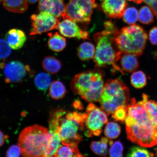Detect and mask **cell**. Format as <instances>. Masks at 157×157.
Masks as SVG:
<instances>
[{"label":"cell","mask_w":157,"mask_h":157,"mask_svg":"<svg viewBox=\"0 0 157 157\" xmlns=\"http://www.w3.org/2000/svg\"><path fill=\"white\" fill-rule=\"evenodd\" d=\"M124 122L127 137L133 143L144 147L157 144V126L143 106L132 98L128 104Z\"/></svg>","instance_id":"obj_1"},{"label":"cell","mask_w":157,"mask_h":157,"mask_svg":"<svg viewBox=\"0 0 157 157\" xmlns=\"http://www.w3.org/2000/svg\"><path fill=\"white\" fill-rule=\"evenodd\" d=\"M105 30L94 35L96 44L94 62L98 67L112 66L114 69L124 74L122 70L116 63L121 58L123 53L118 50L113 41V35L117 29L111 21L105 24Z\"/></svg>","instance_id":"obj_2"},{"label":"cell","mask_w":157,"mask_h":157,"mask_svg":"<svg viewBox=\"0 0 157 157\" xmlns=\"http://www.w3.org/2000/svg\"><path fill=\"white\" fill-rule=\"evenodd\" d=\"M104 72L99 69L76 75L70 83L74 94L87 102L99 101L105 86Z\"/></svg>","instance_id":"obj_3"},{"label":"cell","mask_w":157,"mask_h":157,"mask_svg":"<svg viewBox=\"0 0 157 157\" xmlns=\"http://www.w3.org/2000/svg\"><path fill=\"white\" fill-rule=\"evenodd\" d=\"M59 132L62 144L78 145L83 140L81 134L85 129V113L56 110Z\"/></svg>","instance_id":"obj_4"},{"label":"cell","mask_w":157,"mask_h":157,"mask_svg":"<svg viewBox=\"0 0 157 157\" xmlns=\"http://www.w3.org/2000/svg\"><path fill=\"white\" fill-rule=\"evenodd\" d=\"M49 139L48 130L38 125L25 128L21 131L18 145L23 157H44Z\"/></svg>","instance_id":"obj_5"},{"label":"cell","mask_w":157,"mask_h":157,"mask_svg":"<svg viewBox=\"0 0 157 157\" xmlns=\"http://www.w3.org/2000/svg\"><path fill=\"white\" fill-rule=\"evenodd\" d=\"M148 36L143 27L133 24L117 29L113 35V41L118 50L123 53L140 56L146 46Z\"/></svg>","instance_id":"obj_6"},{"label":"cell","mask_w":157,"mask_h":157,"mask_svg":"<svg viewBox=\"0 0 157 157\" xmlns=\"http://www.w3.org/2000/svg\"><path fill=\"white\" fill-rule=\"evenodd\" d=\"M129 99L128 88L120 78H116L107 80L99 101L101 109L109 115L120 106L127 105Z\"/></svg>","instance_id":"obj_7"},{"label":"cell","mask_w":157,"mask_h":157,"mask_svg":"<svg viewBox=\"0 0 157 157\" xmlns=\"http://www.w3.org/2000/svg\"><path fill=\"white\" fill-rule=\"evenodd\" d=\"M95 0H70L66 5L63 19L87 24L91 21L93 10L97 7Z\"/></svg>","instance_id":"obj_8"},{"label":"cell","mask_w":157,"mask_h":157,"mask_svg":"<svg viewBox=\"0 0 157 157\" xmlns=\"http://www.w3.org/2000/svg\"><path fill=\"white\" fill-rule=\"evenodd\" d=\"M85 135L88 137L99 136L103 125L108 123L107 115L101 108L90 103L86 109Z\"/></svg>","instance_id":"obj_9"},{"label":"cell","mask_w":157,"mask_h":157,"mask_svg":"<svg viewBox=\"0 0 157 157\" xmlns=\"http://www.w3.org/2000/svg\"><path fill=\"white\" fill-rule=\"evenodd\" d=\"M32 28L31 35L41 34L43 33L57 29L59 20L54 16L45 12H40L31 17Z\"/></svg>","instance_id":"obj_10"},{"label":"cell","mask_w":157,"mask_h":157,"mask_svg":"<svg viewBox=\"0 0 157 157\" xmlns=\"http://www.w3.org/2000/svg\"><path fill=\"white\" fill-rule=\"evenodd\" d=\"M0 68L3 70L6 83H17L25 77L29 70L28 67L21 62L13 61L5 64H0Z\"/></svg>","instance_id":"obj_11"},{"label":"cell","mask_w":157,"mask_h":157,"mask_svg":"<svg viewBox=\"0 0 157 157\" xmlns=\"http://www.w3.org/2000/svg\"><path fill=\"white\" fill-rule=\"evenodd\" d=\"M48 123L49 139L44 157H54L62 143L56 117L54 115H50Z\"/></svg>","instance_id":"obj_12"},{"label":"cell","mask_w":157,"mask_h":157,"mask_svg":"<svg viewBox=\"0 0 157 157\" xmlns=\"http://www.w3.org/2000/svg\"><path fill=\"white\" fill-rule=\"evenodd\" d=\"M57 29L61 34L69 38L88 39V33L80 29L75 21L66 19L59 23Z\"/></svg>","instance_id":"obj_13"},{"label":"cell","mask_w":157,"mask_h":157,"mask_svg":"<svg viewBox=\"0 0 157 157\" xmlns=\"http://www.w3.org/2000/svg\"><path fill=\"white\" fill-rule=\"evenodd\" d=\"M101 7L109 18L120 19L128 5L126 0H102Z\"/></svg>","instance_id":"obj_14"},{"label":"cell","mask_w":157,"mask_h":157,"mask_svg":"<svg viewBox=\"0 0 157 157\" xmlns=\"http://www.w3.org/2000/svg\"><path fill=\"white\" fill-rule=\"evenodd\" d=\"M66 6L64 0H39V11L50 13L59 19H63Z\"/></svg>","instance_id":"obj_15"},{"label":"cell","mask_w":157,"mask_h":157,"mask_svg":"<svg viewBox=\"0 0 157 157\" xmlns=\"http://www.w3.org/2000/svg\"><path fill=\"white\" fill-rule=\"evenodd\" d=\"M27 39L22 31L17 29H10L6 34L5 40L11 48L18 50L24 45Z\"/></svg>","instance_id":"obj_16"},{"label":"cell","mask_w":157,"mask_h":157,"mask_svg":"<svg viewBox=\"0 0 157 157\" xmlns=\"http://www.w3.org/2000/svg\"><path fill=\"white\" fill-rule=\"evenodd\" d=\"M5 8L12 12L23 13L28 8V3L25 0H2Z\"/></svg>","instance_id":"obj_17"},{"label":"cell","mask_w":157,"mask_h":157,"mask_svg":"<svg viewBox=\"0 0 157 157\" xmlns=\"http://www.w3.org/2000/svg\"><path fill=\"white\" fill-rule=\"evenodd\" d=\"M113 143L112 140H109L107 137H102L100 141L92 142L90 147L95 154L105 156L108 154L109 146H111Z\"/></svg>","instance_id":"obj_18"},{"label":"cell","mask_w":157,"mask_h":157,"mask_svg":"<svg viewBox=\"0 0 157 157\" xmlns=\"http://www.w3.org/2000/svg\"><path fill=\"white\" fill-rule=\"evenodd\" d=\"M121 64L122 69L129 73L135 71L139 66L137 56L130 54L125 53L121 56Z\"/></svg>","instance_id":"obj_19"},{"label":"cell","mask_w":157,"mask_h":157,"mask_svg":"<svg viewBox=\"0 0 157 157\" xmlns=\"http://www.w3.org/2000/svg\"><path fill=\"white\" fill-rule=\"evenodd\" d=\"M48 35V46L51 50L56 52L64 50L66 46V39L64 37L57 33L54 34L50 33Z\"/></svg>","instance_id":"obj_20"},{"label":"cell","mask_w":157,"mask_h":157,"mask_svg":"<svg viewBox=\"0 0 157 157\" xmlns=\"http://www.w3.org/2000/svg\"><path fill=\"white\" fill-rule=\"evenodd\" d=\"M85 155L80 153L78 145L69 146V145H60L54 157H81L86 156Z\"/></svg>","instance_id":"obj_21"},{"label":"cell","mask_w":157,"mask_h":157,"mask_svg":"<svg viewBox=\"0 0 157 157\" xmlns=\"http://www.w3.org/2000/svg\"><path fill=\"white\" fill-rule=\"evenodd\" d=\"M138 102L146 109L153 122L157 126V102L149 100L148 96L144 94L143 95V99Z\"/></svg>","instance_id":"obj_22"},{"label":"cell","mask_w":157,"mask_h":157,"mask_svg":"<svg viewBox=\"0 0 157 157\" xmlns=\"http://www.w3.org/2000/svg\"><path fill=\"white\" fill-rule=\"evenodd\" d=\"M95 49L91 43L84 42L80 45L78 51V55L80 59L86 61L94 58Z\"/></svg>","instance_id":"obj_23"},{"label":"cell","mask_w":157,"mask_h":157,"mask_svg":"<svg viewBox=\"0 0 157 157\" xmlns=\"http://www.w3.org/2000/svg\"><path fill=\"white\" fill-rule=\"evenodd\" d=\"M67 93L63 83L58 80H56L51 83L49 89V95L52 99L58 100L62 99Z\"/></svg>","instance_id":"obj_24"},{"label":"cell","mask_w":157,"mask_h":157,"mask_svg":"<svg viewBox=\"0 0 157 157\" xmlns=\"http://www.w3.org/2000/svg\"><path fill=\"white\" fill-rule=\"evenodd\" d=\"M43 67L49 74H56L62 67V64L57 59L51 56H46L42 62Z\"/></svg>","instance_id":"obj_25"},{"label":"cell","mask_w":157,"mask_h":157,"mask_svg":"<svg viewBox=\"0 0 157 157\" xmlns=\"http://www.w3.org/2000/svg\"><path fill=\"white\" fill-rule=\"evenodd\" d=\"M131 82L133 87L137 89L144 87L147 84L146 74L141 71L133 72L131 76Z\"/></svg>","instance_id":"obj_26"},{"label":"cell","mask_w":157,"mask_h":157,"mask_svg":"<svg viewBox=\"0 0 157 157\" xmlns=\"http://www.w3.org/2000/svg\"><path fill=\"white\" fill-rule=\"evenodd\" d=\"M34 82L35 85L39 90L45 91L50 86L51 78L48 74L41 72L35 77Z\"/></svg>","instance_id":"obj_27"},{"label":"cell","mask_w":157,"mask_h":157,"mask_svg":"<svg viewBox=\"0 0 157 157\" xmlns=\"http://www.w3.org/2000/svg\"><path fill=\"white\" fill-rule=\"evenodd\" d=\"M154 15L150 7L144 6L141 8L139 11V21L143 24H150L154 22Z\"/></svg>","instance_id":"obj_28"},{"label":"cell","mask_w":157,"mask_h":157,"mask_svg":"<svg viewBox=\"0 0 157 157\" xmlns=\"http://www.w3.org/2000/svg\"><path fill=\"white\" fill-rule=\"evenodd\" d=\"M121 132V127L118 124L115 122H108L104 130L105 136L109 139L117 138Z\"/></svg>","instance_id":"obj_29"},{"label":"cell","mask_w":157,"mask_h":157,"mask_svg":"<svg viewBox=\"0 0 157 157\" xmlns=\"http://www.w3.org/2000/svg\"><path fill=\"white\" fill-rule=\"evenodd\" d=\"M139 13L134 7H129L125 9L123 15V21L129 25L135 24L138 19Z\"/></svg>","instance_id":"obj_30"},{"label":"cell","mask_w":157,"mask_h":157,"mask_svg":"<svg viewBox=\"0 0 157 157\" xmlns=\"http://www.w3.org/2000/svg\"><path fill=\"white\" fill-rule=\"evenodd\" d=\"M154 154L149 152L146 149L139 146H133L130 149L127 157H152Z\"/></svg>","instance_id":"obj_31"},{"label":"cell","mask_w":157,"mask_h":157,"mask_svg":"<svg viewBox=\"0 0 157 157\" xmlns=\"http://www.w3.org/2000/svg\"><path fill=\"white\" fill-rule=\"evenodd\" d=\"M127 106H120L117 108L113 114L112 117L116 121L124 122L127 115Z\"/></svg>","instance_id":"obj_32"},{"label":"cell","mask_w":157,"mask_h":157,"mask_svg":"<svg viewBox=\"0 0 157 157\" xmlns=\"http://www.w3.org/2000/svg\"><path fill=\"white\" fill-rule=\"evenodd\" d=\"M123 146L119 141L113 143L109 150V155L111 157H121L123 156Z\"/></svg>","instance_id":"obj_33"},{"label":"cell","mask_w":157,"mask_h":157,"mask_svg":"<svg viewBox=\"0 0 157 157\" xmlns=\"http://www.w3.org/2000/svg\"><path fill=\"white\" fill-rule=\"evenodd\" d=\"M11 48L5 40L0 39V60L6 58L10 55Z\"/></svg>","instance_id":"obj_34"},{"label":"cell","mask_w":157,"mask_h":157,"mask_svg":"<svg viewBox=\"0 0 157 157\" xmlns=\"http://www.w3.org/2000/svg\"><path fill=\"white\" fill-rule=\"evenodd\" d=\"M21 151L19 145H13L10 147L6 153V156L17 157L20 156Z\"/></svg>","instance_id":"obj_35"},{"label":"cell","mask_w":157,"mask_h":157,"mask_svg":"<svg viewBox=\"0 0 157 157\" xmlns=\"http://www.w3.org/2000/svg\"><path fill=\"white\" fill-rule=\"evenodd\" d=\"M143 2L148 5L157 18V0H136L135 3L140 4Z\"/></svg>","instance_id":"obj_36"},{"label":"cell","mask_w":157,"mask_h":157,"mask_svg":"<svg viewBox=\"0 0 157 157\" xmlns=\"http://www.w3.org/2000/svg\"><path fill=\"white\" fill-rule=\"evenodd\" d=\"M149 38L152 44L157 45V27H153L149 33Z\"/></svg>","instance_id":"obj_37"},{"label":"cell","mask_w":157,"mask_h":157,"mask_svg":"<svg viewBox=\"0 0 157 157\" xmlns=\"http://www.w3.org/2000/svg\"><path fill=\"white\" fill-rule=\"evenodd\" d=\"M5 136L3 133L0 131V147L2 146L5 142Z\"/></svg>","instance_id":"obj_38"},{"label":"cell","mask_w":157,"mask_h":157,"mask_svg":"<svg viewBox=\"0 0 157 157\" xmlns=\"http://www.w3.org/2000/svg\"><path fill=\"white\" fill-rule=\"evenodd\" d=\"M27 3L29 4H34L37 2L39 0H25Z\"/></svg>","instance_id":"obj_39"},{"label":"cell","mask_w":157,"mask_h":157,"mask_svg":"<svg viewBox=\"0 0 157 157\" xmlns=\"http://www.w3.org/2000/svg\"><path fill=\"white\" fill-rule=\"evenodd\" d=\"M129 1H133V2H135L136 1V0H129Z\"/></svg>","instance_id":"obj_40"},{"label":"cell","mask_w":157,"mask_h":157,"mask_svg":"<svg viewBox=\"0 0 157 157\" xmlns=\"http://www.w3.org/2000/svg\"><path fill=\"white\" fill-rule=\"evenodd\" d=\"M1 2H2V0H0V3H1Z\"/></svg>","instance_id":"obj_41"},{"label":"cell","mask_w":157,"mask_h":157,"mask_svg":"<svg viewBox=\"0 0 157 157\" xmlns=\"http://www.w3.org/2000/svg\"></svg>","instance_id":"obj_42"}]
</instances>
